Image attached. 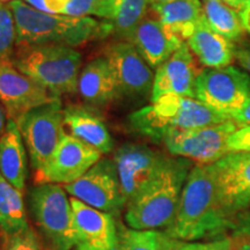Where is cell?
<instances>
[{"instance_id": "1", "label": "cell", "mask_w": 250, "mask_h": 250, "mask_svg": "<svg viewBox=\"0 0 250 250\" xmlns=\"http://www.w3.org/2000/svg\"><path fill=\"white\" fill-rule=\"evenodd\" d=\"M234 221L219 204L217 184L211 165H196L190 170L173 224L166 233L179 241L193 242L221 235Z\"/></svg>"}, {"instance_id": "2", "label": "cell", "mask_w": 250, "mask_h": 250, "mask_svg": "<svg viewBox=\"0 0 250 250\" xmlns=\"http://www.w3.org/2000/svg\"><path fill=\"white\" fill-rule=\"evenodd\" d=\"M8 6L17 28V46L56 44L76 48L114 33L108 20L44 13L22 0H12Z\"/></svg>"}, {"instance_id": "3", "label": "cell", "mask_w": 250, "mask_h": 250, "mask_svg": "<svg viewBox=\"0 0 250 250\" xmlns=\"http://www.w3.org/2000/svg\"><path fill=\"white\" fill-rule=\"evenodd\" d=\"M191 169V161L188 159L168 156L154 179L125 208L127 226L138 230L167 229L176 217Z\"/></svg>"}, {"instance_id": "4", "label": "cell", "mask_w": 250, "mask_h": 250, "mask_svg": "<svg viewBox=\"0 0 250 250\" xmlns=\"http://www.w3.org/2000/svg\"><path fill=\"white\" fill-rule=\"evenodd\" d=\"M197 99L177 95L162 96L152 104L132 112L127 123L134 132L160 143L170 130L204 127L229 121Z\"/></svg>"}, {"instance_id": "5", "label": "cell", "mask_w": 250, "mask_h": 250, "mask_svg": "<svg viewBox=\"0 0 250 250\" xmlns=\"http://www.w3.org/2000/svg\"><path fill=\"white\" fill-rule=\"evenodd\" d=\"M11 62L56 95L78 92L83 56L74 48L56 44L17 46Z\"/></svg>"}, {"instance_id": "6", "label": "cell", "mask_w": 250, "mask_h": 250, "mask_svg": "<svg viewBox=\"0 0 250 250\" xmlns=\"http://www.w3.org/2000/svg\"><path fill=\"white\" fill-rule=\"evenodd\" d=\"M27 202L37 229L52 250H74L73 214L64 188L54 183L35 184L28 190Z\"/></svg>"}, {"instance_id": "7", "label": "cell", "mask_w": 250, "mask_h": 250, "mask_svg": "<svg viewBox=\"0 0 250 250\" xmlns=\"http://www.w3.org/2000/svg\"><path fill=\"white\" fill-rule=\"evenodd\" d=\"M62 110L61 100H56L24 112L15 121L35 173L44 167L65 134Z\"/></svg>"}, {"instance_id": "8", "label": "cell", "mask_w": 250, "mask_h": 250, "mask_svg": "<svg viewBox=\"0 0 250 250\" xmlns=\"http://www.w3.org/2000/svg\"><path fill=\"white\" fill-rule=\"evenodd\" d=\"M195 99L230 118L250 100V78L233 66L203 70L195 83Z\"/></svg>"}, {"instance_id": "9", "label": "cell", "mask_w": 250, "mask_h": 250, "mask_svg": "<svg viewBox=\"0 0 250 250\" xmlns=\"http://www.w3.org/2000/svg\"><path fill=\"white\" fill-rule=\"evenodd\" d=\"M236 130V125L229 120L196 129L170 130L162 143L171 155L195 161L197 165H211L229 153L227 140Z\"/></svg>"}, {"instance_id": "10", "label": "cell", "mask_w": 250, "mask_h": 250, "mask_svg": "<svg viewBox=\"0 0 250 250\" xmlns=\"http://www.w3.org/2000/svg\"><path fill=\"white\" fill-rule=\"evenodd\" d=\"M62 188L71 197L115 217L126 208L120 177L112 159L101 158L79 180L65 184Z\"/></svg>"}, {"instance_id": "11", "label": "cell", "mask_w": 250, "mask_h": 250, "mask_svg": "<svg viewBox=\"0 0 250 250\" xmlns=\"http://www.w3.org/2000/svg\"><path fill=\"white\" fill-rule=\"evenodd\" d=\"M102 153L72 134L64 136L42 169L35 173V184H70L79 180L101 160Z\"/></svg>"}, {"instance_id": "12", "label": "cell", "mask_w": 250, "mask_h": 250, "mask_svg": "<svg viewBox=\"0 0 250 250\" xmlns=\"http://www.w3.org/2000/svg\"><path fill=\"white\" fill-rule=\"evenodd\" d=\"M167 159L168 156L142 144L126 143L115 151L112 160L126 205L154 179Z\"/></svg>"}, {"instance_id": "13", "label": "cell", "mask_w": 250, "mask_h": 250, "mask_svg": "<svg viewBox=\"0 0 250 250\" xmlns=\"http://www.w3.org/2000/svg\"><path fill=\"white\" fill-rule=\"evenodd\" d=\"M212 167L219 204L233 221L234 215L250 208V153L230 152Z\"/></svg>"}, {"instance_id": "14", "label": "cell", "mask_w": 250, "mask_h": 250, "mask_svg": "<svg viewBox=\"0 0 250 250\" xmlns=\"http://www.w3.org/2000/svg\"><path fill=\"white\" fill-rule=\"evenodd\" d=\"M110 64L120 96L127 99L145 98L152 93V68L144 61L138 50L126 41L112 43L104 50Z\"/></svg>"}, {"instance_id": "15", "label": "cell", "mask_w": 250, "mask_h": 250, "mask_svg": "<svg viewBox=\"0 0 250 250\" xmlns=\"http://www.w3.org/2000/svg\"><path fill=\"white\" fill-rule=\"evenodd\" d=\"M59 100V96L36 83L12 62L0 64V104L8 120L17 121L24 112Z\"/></svg>"}, {"instance_id": "16", "label": "cell", "mask_w": 250, "mask_h": 250, "mask_svg": "<svg viewBox=\"0 0 250 250\" xmlns=\"http://www.w3.org/2000/svg\"><path fill=\"white\" fill-rule=\"evenodd\" d=\"M70 201L76 240L74 250H117L116 217L90 208L74 197Z\"/></svg>"}, {"instance_id": "17", "label": "cell", "mask_w": 250, "mask_h": 250, "mask_svg": "<svg viewBox=\"0 0 250 250\" xmlns=\"http://www.w3.org/2000/svg\"><path fill=\"white\" fill-rule=\"evenodd\" d=\"M201 72L191 50L183 43L174 55L156 68L151 101L155 102L166 95L195 99V83Z\"/></svg>"}, {"instance_id": "18", "label": "cell", "mask_w": 250, "mask_h": 250, "mask_svg": "<svg viewBox=\"0 0 250 250\" xmlns=\"http://www.w3.org/2000/svg\"><path fill=\"white\" fill-rule=\"evenodd\" d=\"M130 43L136 46L151 68H158L183 45V41L170 33L155 17H146L134 31Z\"/></svg>"}, {"instance_id": "19", "label": "cell", "mask_w": 250, "mask_h": 250, "mask_svg": "<svg viewBox=\"0 0 250 250\" xmlns=\"http://www.w3.org/2000/svg\"><path fill=\"white\" fill-rule=\"evenodd\" d=\"M62 112L64 124L72 136L88 144L102 154L114 151V138L98 112L80 104H68Z\"/></svg>"}, {"instance_id": "20", "label": "cell", "mask_w": 250, "mask_h": 250, "mask_svg": "<svg viewBox=\"0 0 250 250\" xmlns=\"http://www.w3.org/2000/svg\"><path fill=\"white\" fill-rule=\"evenodd\" d=\"M78 93L88 105L104 107L121 98L108 59L94 58L80 72Z\"/></svg>"}, {"instance_id": "21", "label": "cell", "mask_w": 250, "mask_h": 250, "mask_svg": "<svg viewBox=\"0 0 250 250\" xmlns=\"http://www.w3.org/2000/svg\"><path fill=\"white\" fill-rule=\"evenodd\" d=\"M0 174L13 186L24 191L28 177L27 151L17 122L8 120L0 138Z\"/></svg>"}, {"instance_id": "22", "label": "cell", "mask_w": 250, "mask_h": 250, "mask_svg": "<svg viewBox=\"0 0 250 250\" xmlns=\"http://www.w3.org/2000/svg\"><path fill=\"white\" fill-rule=\"evenodd\" d=\"M188 46L202 65L210 68L227 67L235 58L236 50L233 43L215 33L208 26L205 15L188 40Z\"/></svg>"}, {"instance_id": "23", "label": "cell", "mask_w": 250, "mask_h": 250, "mask_svg": "<svg viewBox=\"0 0 250 250\" xmlns=\"http://www.w3.org/2000/svg\"><path fill=\"white\" fill-rule=\"evenodd\" d=\"M154 17L181 40H189L204 17L201 0H173L149 6Z\"/></svg>"}, {"instance_id": "24", "label": "cell", "mask_w": 250, "mask_h": 250, "mask_svg": "<svg viewBox=\"0 0 250 250\" xmlns=\"http://www.w3.org/2000/svg\"><path fill=\"white\" fill-rule=\"evenodd\" d=\"M30 227L28 223L22 192L7 182L0 174V232L9 237Z\"/></svg>"}, {"instance_id": "25", "label": "cell", "mask_w": 250, "mask_h": 250, "mask_svg": "<svg viewBox=\"0 0 250 250\" xmlns=\"http://www.w3.org/2000/svg\"><path fill=\"white\" fill-rule=\"evenodd\" d=\"M148 9L149 0H114L110 22L118 39L130 42Z\"/></svg>"}, {"instance_id": "26", "label": "cell", "mask_w": 250, "mask_h": 250, "mask_svg": "<svg viewBox=\"0 0 250 250\" xmlns=\"http://www.w3.org/2000/svg\"><path fill=\"white\" fill-rule=\"evenodd\" d=\"M203 11L208 26L227 40L237 41L245 34L239 12L220 0H203Z\"/></svg>"}, {"instance_id": "27", "label": "cell", "mask_w": 250, "mask_h": 250, "mask_svg": "<svg viewBox=\"0 0 250 250\" xmlns=\"http://www.w3.org/2000/svg\"><path fill=\"white\" fill-rule=\"evenodd\" d=\"M179 240H175L166 232L138 230L118 226L117 250H174Z\"/></svg>"}, {"instance_id": "28", "label": "cell", "mask_w": 250, "mask_h": 250, "mask_svg": "<svg viewBox=\"0 0 250 250\" xmlns=\"http://www.w3.org/2000/svg\"><path fill=\"white\" fill-rule=\"evenodd\" d=\"M114 0H62L61 15L74 18L98 17L111 20Z\"/></svg>"}, {"instance_id": "29", "label": "cell", "mask_w": 250, "mask_h": 250, "mask_svg": "<svg viewBox=\"0 0 250 250\" xmlns=\"http://www.w3.org/2000/svg\"><path fill=\"white\" fill-rule=\"evenodd\" d=\"M17 48V28L8 4L0 1V64L11 62Z\"/></svg>"}, {"instance_id": "30", "label": "cell", "mask_w": 250, "mask_h": 250, "mask_svg": "<svg viewBox=\"0 0 250 250\" xmlns=\"http://www.w3.org/2000/svg\"><path fill=\"white\" fill-rule=\"evenodd\" d=\"M4 250H41L39 236L33 227L4 239Z\"/></svg>"}, {"instance_id": "31", "label": "cell", "mask_w": 250, "mask_h": 250, "mask_svg": "<svg viewBox=\"0 0 250 250\" xmlns=\"http://www.w3.org/2000/svg\"><path fill=\"white\" fill-rule=\"evenodd\" d=\"M230 240L234 250H250V213L234 221Z\"/></svg>"}, {"instance_id": "32", "label": "cell", "mask_w": 250, "mask_h": 250, "mask_svg": "<svg viewBox=\"0 0 250 250\" xmlns=\"http://www.w3.org/2000/svg\"><path fill=\"white\" fill-rule=\"evenodd\" d=\"M228 151L250 153V126L237 129L227 140Z\"/></svg>"}, {"instance_id": "33", "label": "cell", "mask_w": 250, "mask_h": 250, "mask_svg": "<svg viewBox=\"0 0 250 250\" xmlns=\"http://www.w3.org/2000/svg\"><path fill=\"white\" fill-rule=\"evenodd\" d=\"M230 120L234 122V124H235L236 127H239V129L250 126V100L247 102V104L241 109V110L235 112V114L230 116Z\"/></svg>"}, {"instance_id": "34", "label": "cell", "mask_w": 250, "mask_h": 250, "mask_svg": "<svg viewBox=\"0 0 250 250\" xmlns=\"http://www.w3.org/2000/svg\"><path fill=\"white\" fill-rule=\"evenodd\" d=\"M208 250H234L230 236H224L208 242Z\"/></svg>"}, {"instance_id": "35", "label": "cell", "mask_w": 250, "mask_h": 250, "mask_svg": "<svg viewBox=\"0 0 250 250\" xmlns=\"http://www.w3.org/2000/svg\"><path fill=\"white\" fill-rule=\"evenodd\" d=\"M235 58L239 62V64L250 73V46L236 50Z\"/></svg>"}, {"instance_id": "36", "label": "cell", "mask_w": 250, "mask_h": 250, "mask_svg": "<svg viewBox=\"0 0 250 250\" xmlns=\"http://www.w3.org/2000/svg\"><path fill=\"white\" fill-rule=\"evenodd\" d=\"M174 250H208V243L179 241Z\"/></svg>"}, {"instance_id": "37", "label": "cell", "mask_w": 250, "mask_h": 250, "mask_svg": "<svg viewBox=\"0 0 250 250\" xmlns=\"http://www.w3.org/2000/svg\"><path fill=\"white\" fill-rule=\"evenodd\" d=\"M7 114H6L4 107H2L1 104H0V138H1L2 133H4V131L6 129V125H7Z\"/></svg>"}, {"instance_id": "38", "label": "cell", "mask_w": 250, "mask_h": 250, "mask_svg": "<svg viewBox=\"0 0 250 250\" xmlns=\"http://www.w3.org/2000/svg\"><path fill=\"white\" fill-rule=\"evenodd\" d=\"M220 1L229 6V7L236 9V11H240L243 6V0H220Z\"/></svg>"}, {"instance_id": "39", "label": "cell", "mask_w": 250, "mask_h": 250, "mask_svg": "<svg viewBox=\"0 0 250 250\" xmlns=\"http://www.w3.org/2000/svg\"><path fill=\"white\" fill-rule=\"evenodd\" d=\"M169 1H173V0H149V6L166 4V2H169Z\"/></svg>"}, {"instance_id": "40", "label": "cell", "mask_w": 250, "mask_h": 250, "mask_svg": "<svg viewBox=\"0 0 250 250\" xmlns=\"http://www.w3.org/2000/svg\"><path fill=\"white\" fill-rule=\"evenodd\" d=\"M242 8H249V9H250V0H247L245 4H243ZM242 8H241V9H242Z\"/></svg>"}, {"instance_id": "41", "label": "cell", "mask_w": 250, "mask_h": 250, "mask_svg": "<svg viewBox=\"0 0 250 250\" xmlns=\"http://www.w3.org/2000/svg\"><path fill=\"white\" fill-rule=\"evenodd\" d=\"M1 2H6V1H12V0H0Z\"/></svg>"}, {"instance_id": "42", "label": "cell", "mask_w": 250, "mask_h": 250, "mask_svg": "<svg viewBox=\"0 0 250 250\" xmlns=\"http://www.w3.org/2000/svg\"><path fill=\"white\" fill-rule=\"evenodd\" d=\"M247 1V0H243V4H245V2Z\"/></svg>"}]
</instances>
